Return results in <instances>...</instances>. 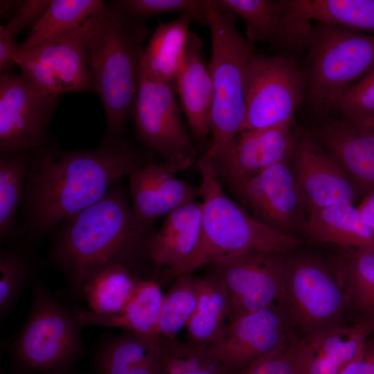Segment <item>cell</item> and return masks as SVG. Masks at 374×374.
Here are the masks:
<instances>
[{
	"label": "cell",
	"instance_id": "cell-1",
	"mask_svg": "<svg viewBox=\"0 0 374 374\" xmlns=\"http://www.w3.org/2000/svg\"><path fill=\"white\" fill-rule=\"evenodd\" d=\"M125 141L68 151L51 146L33 154L22 197V233L37 240L101 199L123 177L150 161Z\"/></svg>",
	"mask_w": 374,
	"mask_h": 374
},
{
	"label": "cell",
	"instance_id": "cell-2",
	"mask_svg": "<svg viewBox=\"0 0 374 374\" xmlns=\"http://www.w3.org/2000/svg\"><path fill=\"white\" fill-rule=\"evenodd\" d=\"M121 181L52 233L49 260L75 296L87 278L111 265L128 267L143 278L155 277L150 247L157 230L134 217Z\"/></svg>",
	"mask_w": 374,
	"mask_h": 374
},
{
	"label": "cell",
	"instance_id": "cell-3",
	"mask_svg": "<svg viewBox=\"0 0 374 374\" xmlns=\"http://www.w3.org/2000/svg\"><path fill=\"white\" fill-rule=\"evenodd\" d=\"M91 91L106 116L103 145L121 142L133 116L141 78V57L150 29L104 3L83 24Z\"/></svg>",
	"mask_w": 374,
	"mask_h": 374
},
{
	"label": "cell",
	"instance_id": "cell-4",
	"mask_svg": "<svg viewBox=\"0 0 374 374\" xmlns=\"http://www.w3.org/2000/svg\"><path fill=\"white\" fill-rule=\"evenodd\" d=\"M212 52L208 67L213 97L211 141L200 158L208 162L220 178L226 177L235 162V143L245 115L244 76L247 62L255 53L254 43L242 36L235 15L206 5Z\"/></svg>",
	"mask_w": 374,
	"mask_h": 374
},
{
	"label": "cell",
	"instance_id": "cell-5",
	"mask_svg": "<svg viewBox=\"0 0 374 374\" xmlns=\"http://www.w3.org/2000/svg\"><path fill=\"white\" fill-rule=\"evenodd\" d=\"M197 164L202 199L199 240L190 256L170 271L165 282L238 253L250 251L287 253L299 247L300 241L296 237L269 227L232 200L208 162L199 158Z\"/></svg>",
	"mask_w": 374,
	"mask_h": 374
},
{
	"label": "cell",
	"instance_id": "cell-6",
	"mask_svg": "<svg viewBox=\"0 0 374 374\" xmlns=\"http://www.w3.org/2000/svg\"><path fill=\"white\" fill-rule=\"evenodd\" d=\"M28 318L10 344L14 368L21 374H62L72 368L84 350L73 312L40 279L30 286Z\"/></svg>",
	"mask_w": 374,
	"mask_h": 374
},
{
	"label": "cell",
	"instance_id": "cell-7",
	"mask_svg": "<svg viewBox=\"0 0 374 374\" xmlns=\"http://www.w3.org/2000/svg\"><path fill=\"white\" fill-rule=\"evenodd\" d=\"M308 100L327 112L346 91L374 69V35L318 22L308 47Z\"/></svg>",
	"mask_w": 374,
	"mask_h": 374
},
{
	"label": "cell",
	"instance_id": "cell-8",
	"mask_svg": "<svg viewBox=\"0 0 374 374\" xmlns=\"http://www.w3.org/2000/svg\"><path fill=\"white\" fill-rule=\"evenodd\" d=\"M307 335L339 325L349 305L338 271L309 256H285L280 304Z\"/></svg>",
	"mask_w": 374,
	"mask_h": 374
},
{
	"label": "cell",
	"instance_id": "cell-9",
	"mask_svg": "<svg viewBox=\"0 0 374 374\" xmlns=\"http://www.w3.org/2000/svg\"><path fill=\"white\" fill-rule=\"evenodd\" d=\"M244 93L240 132L293 119L306 93L305 71L292 57L255 52L246 64Z\"/></svg>",
	"mask_w": 374,
	"mask_h": 374
},
{
	"label": "cell",
	"instance_id": "cell-10",
	"mask_svg": "<svg viewBox=\"0 0 374 374\" xmlns=\"http://www.w3.org/2000/svg\"><path fill=\"white\" fill-rule=\"evenodd\" d=\"M137 139L171 171L197 163V148L171 85L141 75L133 116Z\"/></svg>",
	"mask_w": 374,
	"mask_h": 374
},
{
	"label": "cell",
	"instance_id": "cell-11",
	"mask_svg": "<svg viewBox=\"0 0 374 374\" xmlns=\"http://www.w3.org/2000/svg\"><path fill=\"white\" fill-rule=\"evenodd\" d=\"M59 98L21 73L1 72L0 156L34 154L52 146L48 127Z\"/></svg>",
	"mask_w": 374,
	"mask_h": 374
},
{
	"label": "cell",
	"instance_id": "cell-12",
	"mask_svg": "<svg viewBox=\"0 0 374 374\" xmlns=\"http://www.w3.org/2000/svg\"><path fill=\"white\" fill-rule=\"evenodd\" d=\"M285 253L250 251L209 265L220 275L226 290L227 324L274 304H280Z\"/></svg>",
	"mask_w": 374,
	"mask_h": 374
},
{
	"label": "cell",
	"instance_id": "cell-13",
	"mask_svg": "<svg viewBox=\"0 0 374 374\" xmlns=\"http://www.w3.org/2000/svg\"><path fill=\"white\" fill-rule=\"evenodd\" d=\"M290 320L278 303L226 324L206 346L228 374H245L290 344Z\"/></svg>",
	"mask_w": 374,
	"mask_h": 374
},
{
	"label": "cell",
	"instance_id": "cell-14",
	"mask_svg": "<svg viewBox=\"0 0 374 374\" xmlns=\"http://www.w3.org/2000/svg\"><path fill=\"white\" fill-rule=\"evenodd\" d=\"M83 24L55 40L18 50L14 57L15 65L28 80L46 92L60 96L71 91H91Z\"/></svg>",
	"mask_w": 374,
	"mask_h": 374
},
{
	"label": "cell",
	"instance_id": "cell-15",
	"mask_svg": "<svg viewBox=\"0 0 374 374\" xmlns=\"http://www.w3.org/2000/svg\"><path fill=\"white\" fill-rule=\"evenodd\" d=\"M226 183L258 220L287 235L295 236L300 229L307 233L304 207L289 161Z\"/></svg>",
	"mask_w": 374,
	"mask_h": 374
},
{
	"label": "cell",
	"instance_id": "cell-16",
	"mask_svg": "<svg viewBox=\"0 0 374 374\" xmlns=\"http://www.w3.org/2000/svg\"><path fill=\"white\" fill-rule=\"evenodd\" d=\"M289 164L304 209L353 204L357 192L339 162L310 135L294 141Z\"/></svg>",
	"mask_w": 374,
	"mask_h": 374
},
{
	"label": "cell",
	"instance_id": "cell-17",
	"mask_svg": "<svg viewBox=\"0 0 374 374\" xmlns=\"http://www.w3.org/2000/svg\"><path fill=\"white\" fill-rule=\"evenodd\" d=\"M217 10L242 19L247 38L293 51L308 49L312 20L301 14L292 0H211Z\"/></svg>",
	"mask_w": 374,
	"mask_h": 374
},
{
	"label": "cell",
	"instance_id": "cell-18",
	"mask_svg": "<svg viewBox=\"0 0 374 374\" xmlns=\"http://www.w3.org/2000/svg\"><path fill=\"white\" fill-rule=\"evenodd\" d=\"M163 164L151 161L128 175V192L134 217L144 226L154 228L157 218L199 197V186L179 179Z\"/></svg>",
	"mask_w": 374,
	"mask_h": 374
},
{
	"label": "cell",
	"instance_id": "cell-19",
	"mask_svg": "<svg viewBox=\"0 0 374 374\" xmlns=\"http://www.w3.org/2000/svg\"><path fill=\"white\" fill-rule=\"evenodd\" d=\"M339 162L364 197L374 190V132L346 118L321 125L313 136Z\"/></svg>",
	"mask_w": 374,
	"mask_h": 374
},
{
	"label": "cell",
	"instance_id": "cell-20",
	"mask_svg": "<svg viewBox=\"0 0 374 374\" xmlns=\"http://www.w3.org/2000/svg\"><path fill=\"white\" fill-rule=\"evenodd\" d=\"M373 333L374 319H366L307 335L299 341L304 374H339L361 356L365 343Z\"/></svg>",
	"mask_w": 374,
	"mask_h": 374
},
{
	"label": "cell",
	"instance_id": "cell-21",
	"mask_svg": "<svg viewBox=\"0 0 374 374\" xmlns=\"http://www.w3.org/2000/svg\"><path fill=\"white\" fill-rule=\"evenodd\" d=\"M181 109L195 142L205 143L211 133L213 88L199 37L190 32L184 60L176 78Z\"/></svg>",
	"mask_w": 374,
	"mask_h": 374
},
{
	"label": "cell",
	"instance_id": "cell-22",
	"mask_svg": "<svg viewBox=\"0 0 374 374\" xmlns=\"http://www.w3.org/2000/svg\"><path fill=\"white\" fill-rule=\"evenodd\" d=\"M163 297L161 283L157 279L142 278L120 312L100 314L88 310H79L73 314L80 330L89 326L121 328L138 333L158 344Z\"/></svg>",
	"mask_w": 374,
	"mask_h": 374
},
{
	"label": "cell",
	"instance_id": "cell-23",
	"mask_svg": "<svg viewBox=\"0 0 374 374\" xmlns=\"http://www.w3.org/2000/svg\"><path fill=\"white\" fill-rule=\"evenodd\" d=\"M202 202L193 200L170 212L152 238L150 256L159 282L196 249L201 233Z\"/></svg>",
	"mask_w": 374,
	"mask_h": 374
},
{
	"label": "cell",
	"instance_id": "cell-24",
	"mask_svg": "<svg viewBox=\"0 0 374 374\" xmlns=\"http://www.w3.org/2000/svg\"><path fill=\"white\" fill-rule=\"evenodd\" d=\"M92 359L97 374H161L158 344L131 331L102 335Z\"/></svg>",
	"mask_w": 374,
	"mask_h": 374
},
{
	"label": "cell",
	"instance_id": "cell-25",
	"mask_svg": "<svg viewBox=\"0 0 374 374\" xmlns=\"http://www.w3.org/2000/svg\"><path fill=\"white\" fill-rule=\"evenodd\" d=\"M294 118L280 123L239 133L231 172L225 182L248 177L273 165L289 161L295 139L292 130Z\"/></svg>",
	"mask_w": 374,
	"mask_h": 374
},
{
	"label": "cell",
	"instance_id": "cell-26",
	"mask_svg": "<svg viewBox=\"0 0 374 374\" xmlns=\"http://www.w3.org/2000/svg\"><path fill=\"white\" fill-rule=\"evenodd\" d=\"M192 21L194 17L185 13L157 26L143 48L141 76L171 86L175 84L184 60Z\"/></svg>",
	"mask_w": 374,
	"mask_h": 374
},
{
	"label": "cell",
	"instance_id": "cell-27",
	"mask_svg": "<svg viewBox=\"0 0 374 374\" xmlns=\"http://www.w3.org/2000/svg\"><path fill=\"white\" fill-rule=\"evenodd\" d=\"M307 233L317 242L334 244L344 251L374 250V235L353 204L335 205L310 212Z\"/></svg>",
	"mask_w": 374,
	"mask_h": 374
},
{
	"label": "cell",
	"instance_id": "cell-28",
	"mask_svg": "<svg viewBox=\"0 0 374 374\" xmlns=\"http://www.w3.org/2000/svg\"><path fill=\"white\" fill-rule=\"evenodd\" d=\"M229 301L220 275L211 267L202 278L199 301L186 330L188 342L207 346L226 326Z\"/></svg>",
	"mask_w": 374,
	"mask_h": 374
},
{
	"label": "cell",
	"instance_id": "cell-29",
	"mask_svg": "<svg viewBox=\"0 0 374 374\" xmlns=\"http://www.w3.org/2000/svg\"><path fill=\"white\" fill-rule=\"evenodd\" d=\"M143 278L125 266H107L87 278L78 296L87 302L89 311L109 314L120 312L130 299Z\"/></svg>",
	"mask_w": 374,
	"mask_h": 374
},
{
	"label": "cell",
	"instance_id": "cell-30",
	"mask_svg": "<svg viewBox=\"0 0 374 374\" xmlns=\"http://www.w3.org/2000/svg\"><path fill=\"white\" fill-rule=\"evenodd\" d=\"M105 2L100 0H51L18 50L55 40L80 26Z\"/></svg>",
	"mask_w": 374,
	"mask_h": 374
},
{
	"label": "cell",
	"instance_id": "cell-31",
	"mask_svg": "<svg viewBox=\"0 0 374 374\" xmlns=\"http://www.w3.org/2000/svg\"><path fill=\"white\" fill-rule=\"evenodd\" d=\"M38 258L25 245H8L0 251V318L6 319L23 292L38 279Z\"/></svg>",
	"mask_w": 374,
	"mask_h": 374
},
{
	"label": "cell",
	"instance_id": "cell-32",
	"mask_svg": "<svg viewBox=\"0 0 374 374\" xmlns=\"http://www.w3.org/2000/svg\"><path fill=\"white\" fill-rule=\"evenodd\" d=\"M33 154L0 156V242L19 243L17 217Z\"/></svg>",
	"mask_w": 374,
	"mask_h": 374
},
{
	"label": "cell",
	"instance_id": "cell-33",
	"mask_svg": "<svg viewBox=\"0 0 374 374\" xmlns=\"http://www.w3.org/2000/svg\"><path fill=\"white\" fill-rule=\"evenodd\" d=\"M311 20L374 35V0H292Z\"/></svg>",
	"mask_w": 374,
	"mask_h": 374
},
{
	"label": "cell",
	"instance_id": "cell-34",
	"mask_svg": "<svg viewBox=\"0 0 374 374\" xmlns=\"http://www.w3.org/2000/svg\"><path fill=\"white\" fill-rule=\"evenodd\" d=\"M349 305L360 319H374V250L344 251L337 269Z\"/></svg>",
	"mask_w": 374,
	"mask_h": 374
},
{
	"label": "cell",
	"instance_id": "cell-35",
	"mask_svg": "<svg viewBox=\"0 0 374 374\" xmlns=\"http://www.w3.org/2000/svg\"><path fill=\"white\" fill-rule=\"evenodd\" d=\"M202 278L193 273L177 276L164 294L159 324V339L177 338L186 328L199 298ZM159 340V339H158Z\"/></svg>",
	"mask_w": 374,
	"mask_h": 374
},
{
	"label": "cell",
	"instance_id": "cell-36",
	"mask_svg": "<svg viewBox=\"0 0 374 374\" xmlns=\"http://www.w3.org/2000/svg\"><path fill=\"white\" fill-rule=\"evenodd\" d=\"M110 3L139 22L167 13H188L196 22L208 24L207 0H121Z\"/></svg>",
	"mask_w": 374,
	"mask_h": 374
},
{
	"label": "cell",
	"instance_id": "cell-37",
	"mask_svg": "<svg viewBox=\"0 0 374 374\" xmlns=\"http://www.w3.org/2000/svg\"><path fill=\"white\" fill-rule=\"evenodd\" d=\"M337 109L354 123L374 115V69L346 91Z\"/></svg>",
	"mask_w": 374,
	"mask_h": 374
},
{
	"label": "cell",
	"instance_id": "cell-38",
	"mask_svg": "<svg viewBox=\"0 0 374 374\" xmlns=\"http://www.w3.org/2000/svg\"><path fill=\"white\" fill-rule=\"evenodd\" d=\"M245 374H304L303 355L299 341L259 362Z\"/></svg>",
	"mask_w": 374,
	"mask_h": 374
},
{
	"label": "cell",
	"instance_id": "cell-39",
	"mask_svg": "<svg viewBox=\"0 0 374 374\" xmlns=\"http://www.w3.org/2000/svg\"><path fill=\"white\" fill-rule=\"evenodd\" d=\"M51 0L23 1L15 15L1 26L12 39L25 28L36 24L48 8Z\"/></svg>",
	"mask_w": 374,
	"mask_h": 374
},
{
	"label": "cell",
	"instance_id": "cell-40",
	"mask_svg": "<svg viewBox=\"0 0 374 374\" xmlns=\"http://www.w3.org/2000/svg\"><path fill=\"white\" fill-rule=\"evenodd\" d=\"M339 374H374V333L365 343L361 356Z\"/></svg>",
	"mask_w": 374,
	"mask_h": 374
},
{
	"label": "cell",
	"instance_id": "cell-41",
	"mask_svg": "<svg viewBox=\"0 0 374 374\" xmlns=\"http://www.w3.org/2000/svg\"><path fill=\"white\" fill-rule=\"evenodd\" d=\"M19 48L12 39L0 26V69L1 72L11 71L15 65L14 57Z\"/></svg>",
	"mask_w": 374,
	"mask_h": 374
},
{
	"label": "cell",
	"instance_id": "cell-42",
	"mask_svg": "<svg viewBox=\"0 0 374 374\" xmlns=\"http://www.w3.org/2000/svg\"><path fill=\"white\" fill-rule=\"evenodd\" d=\"M357 208L364 222L374 235V190L367 193Z\"/></svg>",
	"mask_w": 374,
	"mask_h": 374
},
{
	"label": "cell",
	"instance_id": "cell-43",
	"mask_svg": "<svg viewBox=\"0 0 374 374\" xmlns=\"http://www.w3.org/2000/svg\"><path fill=\"white\" fill-rule=\"evenodd\" d=\"M161 374H228V373L222 364L217 362L204 367L188 369L183 371L161 372Z\"/></svg>",
	"mask_w": 374,
	"mask_h": 374
},
{
	"label": "cell",
	"instance_id": "cell-44",
	"mask_svg": "<svg viewBox=\"0 0 374 374\" xmlns=\"http://www.w3.org/2000/svg\"><path fill=\"white\" fill-rule=\"evenodd\" d=\"M23 1H1L0 15L1 18H8L15 15Z\"/></svg>",
	"mask_w": 374,
	"mask_h": 374
},
{
	"label": "cell",
	"instance_id": "cell-45",
	"mask_svg": "<svg viewBox=\"0 0 374 374\" xmlns=\"http://www.w3.org/2000/svg\"><path fill=\"white\" fill-rule=\"evenodd\" d=\"M355 124L374 132V115L362 121L360 123Z\"/></svg>",
	"mask_w": 374,
	"mask_h": 374
},
{
	"label": "cell",
	"instance_id": "cell-46",
	"mask_svg": "<svg viewBox=\"0 0 374 374\" xmlns=\"http://www.w3.org/2000/svg\"><path fill=\"white\" fill-rule=\"evenodd\" d=\"M62 374H76V373L75 372L74 369L72 368V369H71V370H69V371H66V372H65L64 373H62Z\"/></svg>",
	"mask_w": 374,
	"mask_h": 374
},
{
	"label": "cell",
	"instance_id": "cell-47",
	"mask_svg": "<svg viewBox=\"0 0 374 374\" xmlns=\"http://www.w3.org/2000/svg\"><path fill=\"white\" fill-rule=\"evenodd\" d=\"M1 374H6L5 373H3V371L1 372Z\"/></svg>",
	"mask_w": 374,
	"mask_h": 374
}]
</instances>
